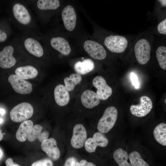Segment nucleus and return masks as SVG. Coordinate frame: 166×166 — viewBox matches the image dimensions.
<instances>
[{"instance_id":"obj_20","label":"nucleus","mask_w":166,"mask_h":166,"mask_svg":"<svg viewBox=\"0 0 166 166\" xmlns=\"http://www.w3.org/2000/svg\"><path fill=\"white\" fill-rule=\"evenodd\" d=\"M16 75L23 80L32 79L35 77L38 72L34 67L27 65L17 68L15 70Z\"/></svg>"},{"instance_id":"obj_9","label":"nucleus","mask_w":166,"mask_h":166,"mask_svg":"<svg viewBox=\"0 0 166 166\" xmlns=\"http://www.w3.org/2000/svg\"><path fill=\"white\" fill-rule=\"evenodd\" d=\"M87 137L86 130L81 124L75 125L73 129V135L71 139V146L77 149L81 148L84 145Z\"/></svg>"},{"instance_id":"obj_17","label":"nucleus","mask_w":166,"mask_h":166,"mask_svg":"<svg viewBox=\"0 0 166 166\" xmlns=\"http://www.w3.org/2000/svg\"><path fill=\"white\" fill-rule=\"evenodd\" d=\"M50 43L53 48L64 55H68L71 52V48L69 42L63 38H53Z\"/></svg>"},{"instance_id":"obj_19","label":"nucleus","mask_w":166,"mask_h":166,"mask_svg":"<svg viewBox=\"0 0 166 166\" xmlns=\"http://www.w3.org/2000/svg\"><path fill=\"white\" fill-rule=\"evenodd\" d=\"M33 126V123L31 120H26L23 121L16 132V137L17 140L22 142L26 141Z\"/></svg>"},{"instance_id":"obj_24","label":"nucleus","mask_w":166,"mask_h":166,"mask_svg":"<svg viewBox=\"0 0 166 166\" xmlns=\"http://www.w3.org/2000/svg\"><path fill=\"white\" fill-rule=\"evenodd\" d=\"M113 157L119 166H131L127 161L128 154L124 149L119 148L113 152Z\"/></svg>"},{"instance_id":"obj_37","label":"nucleus","mask_w":166,"mask_h":166,"mask_svg":"<svg viewBox=\"0 0 166 166\" xmlns=\"http://www.w3.org/2000/svg\"><path fill=\"white\" fill-rule=\"evenodd\" d=\"M5 113V110L3 109L0 108V114L3 115Z\"/></svg>"},{"instance_id":"obj_40","label":"nucleus","mask_w":166,"mask_h":166,"mask_svg":"<svg viewBox=\"0 0 166 166\" xmlns=\"http://www.w3.org/2000/svg\"><path fill=\"white\" fill-rule=\"evenodd\" d=\"M3 121V119L0 117V124L2 123Z\"/></svg>"},{"instance_id":"obj_36","label":"nucleus","mask_w":166,"mask_h":166,"mask_svg":"<svg viewBox=\"0 0 166 166\" xmlns=\"http://www.w3.org/2000/svg\"><path fill=\"white\" fill-rule=\"evenodd\" d=\"M162 4V6H166V0H158Z\"/></svg>"},{"instance_id":"obj_34","label":"nucleus","mask_w":166,"mask_h":166,"mask_svg":"<svg viewBox=\"0 0 166 166\" xmlns=\"http://www.w3.org/2000/svg\"><path fill=\"white\" fill-rule=\"evenodd\" d=\"M6 166H20L14 162L11 158L7 159L5 162Z\"/></svg>"},{"instance_id":"obj_15","label":"nucleus","mask_w":166,"mask_h":166,"mask_svg":"<svg viewBox=\"0 0 166 166\" xmlns=\"http://www.w3.org/2000/svg\"><path fill=\"white\" fill-rule=\"evenodd\" d=\"M54 95L55 102L59 105L63 106L69 103L70 95L65 85L60 84L56 86L54 89Z\"/></svg>"},{"instance_id":"obj_2","label":"nucleus","mask_w":166,"mask_h":166,"mask_svg":"<svg viewBox=\"0 0 166 166\" xmlns=\"http://www.w3.org/2000/svg\"><path fill=\"white\" fill-rule=\"evenodd\" d=\"M34 112L32 105L27 102H22L14 107L11 110L10 117L14 122L24 121L30 118Z\"/></svg>"},{"instance_id":"obj_31","label":"nucleus","mask_w":166,"mask_h":166,"mask_svg":"<svg viewBox=\"0 0 166 166\" xmlns=\"http://www.w3.org/2000/svg\"><path fill=\"white\" fill-rule=\"evenodd\" d=\"M130 77L132 84L135 88L136 89L139 88L140 84L137 75L134 73H131L130 74Z\"/></svg>"},{"instance_id":"obj_3","label":"nucleus","mask_w":166,"mask_h":166,"mask_svg":"<svg viewBox=\"0 0 166 166\" xmlns=\"http://www.w3.org/2000/svg\"><path fill=\"white\" fill-rule=\"evenodd\" d=\"M134 52L139 63L141 65L147 63L150 57L151 46L148 41L144 39L138 40L135 45Z\"/></svg>"},{"instance_id":"obj_38","label":"nucleus","mask_w":166,"mask_h":166,"mask_svg":"<svg viewBox=\"0 0 166 166\" xmlns=\"http://www.w3.org/2000/svg\"><path fill=\"white\" fill-rule=\"evenodd\" d=\"M3 135L1 131L0 130V141L3 138Z\"/></svg>"},{"instance_id":"obj_29","label":"nucleus","mask_w":166,"mask_h":166,"mask_svg":"<svg viewBox=\"0 0 166 166\" xmlns=\"http://www.w3.org/2000/svg\"><path fill=\"white\" fill-rule=\"evenodd\" d=\"M52 161L49 159H44L33 163L31 166H53Z\"/></svg>"},{"instance_id":"obj_26","label":"nucleus","mask_w":166,"mask_h":166,"mask_svg":"<svg viewBox=\"0 0 166 166\" xmlns=\"http://www.w3.org/2000/svg\"><path fill=\"white\" fill-rule=\"evenodd\" d=\"M60 5L58 0H39L37 3L38 8L44 10L56 9Z\"/></svg>"},{"instance_id":"obj_11","label":"nucleus","mask_w":166,"mask_h":166,"mask_svg":"<svg viewBox=\"0 0 166 166\" xmlns=\"http://www.w3.org/2000/svg\"><path fill=\"white\" fill-rule=\"evenodd\" d=\"M61 16L65 28L69 31H73L75 27L77 20L73 7L70 5L65 7L62 10Z\"/></svg>"},{"instance_id":"obj_1","label":"nucleus","mask_w":166,"mask_h":166,"mask_svg":"<svg viewBox=\"0 0 166 166\" xmlns=\"http://www.w3.org/2000/svg\"><path fill=\"white\" fill-rule=\"evenodd\" d=\"M117 115L118 111L116 107L113 106L107 107L98 122V130L102 133L108 132L115 124Z\"/></svg>"},{"instance_id":"obj_16","label":"nucleus","mask_w":166,"mask_h":166,"mask_svg":"<svg viewBox=\"0 0 166 166\" xmlns=\"http://www.w3.org/2000/svg\"><path fill=\"white\" fill-rule=\"evenodd\" d=\"M13 11L15 18L21 23L27 25L30 22L31 16L26 8L22 5L15 4L13 7Z\"/></svg>"},{"instance_id":"obj_5","label":"nucleus","mask_w":166,"mask_h":166,"mask_svg":"<svg viewBox=\"0 0 166 166\" xmlns=\"http://www.w3.org/2000/svg\"><path fill=\"white\" fill-rule=\"evenodd\" d=\"M153 104L151 99L146 96L141 97L140 103L136 105H132L130 108L131 113L138 117H145L151 111Z\"/></svg>"},{"instance_id":"obj_21","label":"nucleus","mask_w":166,"mask_h":166,"mask_svg":"<svg viewBox=\"0 0 166 166\" xmlns=\"http://www.w3.org/2000/svg\"><path fill=\"white\" fill-rule=\"evenodd\" d=\"M42 127L38 124H36L32 127L27 137L30 141H33L38 139L42 142L44 140L48 138L49 133L45 131L42 132Z\"/></svg>"},{"instance_id":"obj_10","label":"nucleus","mask_w":166,"mask_h":166,"mask_svg":"<svg viewBox=\"0 0 166 166\" xmlns=\"http://www.w3.org/2000/svg\"><path fill=\"white\" fill-rule=\"evenodd\" d=\"M108 142V139L102 133L96 132L92 137L86 140L84 144L85 148L87 152L92 153L95 151L97 146H106Z\"/></svg>"},{"instance_id":"obj_13","label":"nucleus","mask_w":166,"mask_h":166,"mask_svg":"<svg viewBox=\"0 0 166 166\" xmlns=\"http://www.w3.org/2000/svg\"><path fill=\"white\" fill-rule=\"evenodd\" d=\"M41 148L42 150L53 160H57L59 158L60 151L54 138H51L44 140L42 142Z\"/></svg>"},{"instance_id":"obj_33","label":"nucleus","mask_w":166,"mask_h":166,"mask_svg":"<svg viewBox=\"0 0 166 166\" xmlns=\"http://www.w3.org/2000/svg\"><path fill=\"white\" fill-rule=\"evenodd\" d=\"M76 166H96L93 163L91 162H88L84 160H82L80 162H77Z\"/></svg>"},{"instance_id":"obj_6","label":"nucleus","mask_w":166,"mask_h":166,"mask_svg":"<svg viewBox=\"0 0 166 166\" xmlns=\"http://www.w3.org/2000/svg\"><path fill=\"white\" fill-rule=\"evenodd\" d=\"M8 80L14 90L18 93L22 94H28L31 93L33 90L32 86L30 83L20 78L16 75H10Z\"/></svg>"},{"instance_id":"obj_14","label":"nucleus","mask_w":166,"mask_h":166,"mask_svg":"<svg viewBox=\"0 0 166 166\" xmlns=\"http://www.w3.org/2000/svg\"><path fill=\"white\" fill-rule=\"evenodd\" d=\"M81 101L82 105L85 108L91 109L98 105L100 99L97 93L93 91L87 90L82 94Z\"/></svg>"},{"instance_id":"obj_7","label":"nucleus","mask_w":166,"mask_h":166,"mask_svg":"<svg viewBox=\"0 0 166 166\" xmlns=\"http://www.w3.org/2000/svg\"><path fill=\"white\" fill-rule=\"evenodd\" d=\"M83 47L89 55L95 59L102 60L106 56V52L104 48L95 41L87 40L85 42Z\"/></svg>"},{"instance_id":"obj_39","label":"nucleus","mask_w":166,"mask_h":166,"mask_svg":"<svg viewBox=\"0 0 166 166\" xmlns=\"http://www.w3.org/2000/svg\"><path fill=\"white\" fill-rule=\"evenodd\" d=\"M3 155V152L2 150L0 148V159L1 158Z\"/></svg>"},{"instance_id":"obj_8","label":"nucleus","mask_w":166,"mask_h":166,"mask_svg":"<svg viewBox=\"0 0 166 166\" xmlns=\"http://www.w3.org/2000/svg\"><path fill=\"white\" fill-rule=\"evenodd\" d=\"M93 84L97 89L96 93L100 99L106 100L111 95L112 89L102 76H97L95 77L93 80Z\"/></svg>"},{"instance_id":"obj_30","label":"nucleus","mask_w":166,"mask_h":166,"mask_svg":"<svg viewBox=\"0 0 166 166\" xmlns=\"http://www.w3.org/2000/svg\"><path fill=\"white\" fill-rule=\"evenodd\" d=\"M157 30L159 33L163 34H166V19L161 21L157 26Z\"/></svg>"},{"instance_id":"obj_32","label":"nucleus","mask_w":166,"mask_h":166,"mask_svg":"<svg viewBox=\"0 0 166 166\" xmlns=\"http://www.w3.org/2000/svg\"><path fill=\"white\" fill-rule=\"evenodd\" d=\"M76 159L73 157L68 158L66 160L63 166H76Z\"/></svg>"},{"instance_id":"obj_4","label":"nucleus","mask_w":166,"mask_h":166,"mask_svg":"<svg viewBox=\"0 0 166 166\" xmlns=\"http://www.w3.org/2000/svg\"><path fill=\"white\" fill-rule=\"evenodd\" d=\"M104 43L106 48L112 52L121 53L126 49L128 42L125 38L119 35H111L106 37Z\"/></svg>"},{"instance_id":"obj_27","label":"nucleus","mask_w":166,"mask_h":166,"mask_svg":"<svg viewBox=\"0 0 166 166\" xmlns=\"http://www.w3.org/2000/svg\"><path fill=\"white\" fill-rule=\"evenodd\" d=\"M128 158L131 166H149L142 158L140 153L136 151L131 152Z\"/></svg>"},{"instance_id":"obj_25","label":"nucleus","mask_w":166,"mask_h":166,"mask_svg":"<svg viewBox=\"0 0 166 166\" xmlns=\"http://www.w3.org/2000/svg\"><path fill=\"white\" fill-rule=\"evenodd\" d=\"M82 79L80 74L77 73L72 74L69 77L64 78L65 86L68 91H72L74 89L75 86L81 82Z\"/></svg>"},{"instance_id":"obj_18","label":"nucleus","mask_w":166,"mask_h":166,"mask_svg":"<svg viewBox=\"0 0 166 166\" xmlns=\"http://www.w3.org/2000/svg\"><path fill=\"white\" fill-rule=\"evenodd\" d=\"M26 49L30 53L38 57H40L43 54V49L40 43L32 38L26 39L24 42Z\"/></svg>"},{"instance_id":"obj_35","label":"nucleus","mask_w":166,"mask_h":166,"mask_svg":"<svg viewBox=\"0 0 166 166\" xmlns=\"http://www.w3.org/2000/svg\"><path fill=\"white\" fill-rule=\"evenodd\" d=\"M7 38V35L6 33L0 29V42L5 41Z\"/></svg>"},{"instance_id":"obj_28","label":"nucleus","mask_w":166,"mask_h":166,"mask_svg":"<svg viewBox=\"0 0 166 166\" xmlns=\"http://www.w3.org/2000/svg\"><path fill=\"white\" fill-rule=\"evenodd\" d=\"M156 55L160 67L164 70L166 69V47L160 46L157 48Z\"/></svg>"},{"instance_id":"obj_22","label":"nucleus","mask_w":166,"mask_h":166,"mask_svg":"<svg viewBox=\"0 0 166 166\" xmlns=\"http://www.w3.org/2000/svg\"><path fill=\"white\" fill-rule=\"evenodd\" d=\"M94 68L93 61L90 59H86L82 62L78 61L75 64L74 68L75 71L80 74H86L92 71Z\"/></svg>"},{"instance_id":"obj_23","label":"nucleus","mask_w":166,"mask_h":166,"mask_svg":"<svg viewBox=\"0 0 166 166\" xmlns=\"http://www.w3.org/2000/svg\"><path fill=\"white\" fill-rule=\"evenodd\" d=\"M153 135L156 140L160 144L166 146V124L161 123L154 128Z\"/></svg>"},{"instance_id":"obj_12","label":"nucleus","mask_w":166,"mask_h":166,"mask_svg":"<svg viewBox=\"0 0 166 166\" xmlns=\"http://www.w3.org/2000/svg\"><path fill=\"white\" fill-rule=\"evenodd\" d=\"M14 52V49L11 45L5 47L0 51V67L9 68L15 65L16 61L13 55Z\"/></svg>"}]
</instances>
